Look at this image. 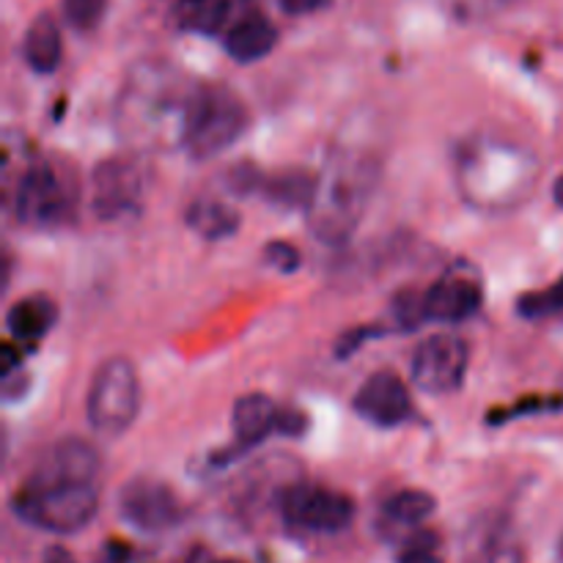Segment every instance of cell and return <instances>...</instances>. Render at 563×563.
Listing matches in <instances>:
<instances>
[{
  "label": "cell",
  "instance_id": "obj_21",
  "mask_svg": "<svg viewBox=\"0 0 563 563\" xmlns=\"http://www.w3.org/2000/svg\"><path fill=\"white\" fill-rule=\"evenodd\" d=\"M517 311L526 319H548L563 311V278L555 280L548 289L531 291V295H522L517 302Z\"/></svg>",
  "mask_w": 563,
  "mask_h": 563
},
{
  "label": "cell",
  "instance_id": "obj_18",
  "mask_svg": "<svg viewBox=\"0 0 563 563\" xmlns=\"http://www.w3.org/2000/svg\"><path fill=\"white\" fill-rule=\"evenodd\" d=\"M319 179L302 168H289L264 179L262 196L284 209H308L317 196Z\"/></svg>",
  "mask_w": 563,
  "mask_h": 563
},
{
  "label": "cell",
  "instance_id": "obj_4",
  "mask_svg": "<svg viewBox=\"0 0 563 563\" xmlns=\"http://www.w3.org/2000/svg\"><path fill=\"white\" fill-rule=\"evenodd\" d=\"M141 412V379L126 357H110L97 368L88 388V423L102 438H121Z\"/></svg>",
  "mask_w": 563,
  "mask_h": 563
},
{
  "label": "cell",
  "instance_id": "obj_11",
  "mask_svg": "<svg viewBox=\"0 0 563 563\" xmlns=\"http://www.w3.org/2000/svg\"><path fill=\"white\" fill-rule=\"evenodd\" d=\"M99 454L91 443L80 438H66L42 454L25 482H97Z\"/></svg>",
  "mask_w": 563,
  "mask_h": 563
},
{
  "label": "cell",
  "instance_id": "obj_23",
  "mask_svg": "<svg viewBox=\"0 0 563 563\" xmlns=\"http://www.w3.org/2000/svg\"><path fill=\"white\" fill-rule=\"evenodd\" d=\"M394 313L396 322L405 324V328H418L421 322H427V311H423V291H401L394 300Z\"/></svg>",
  "mask_w": 563,
  "mask_h": 563
},
{
  "label": "cell",
  "instance_id": "obj_27",
  "mask_svg": "<svg viewBox=\"0 0 563 563\" xmlns=\"http://www.w3.org/2000/svg\"><path fill=\"white\" fill-rule=\"evenodd\" d=\"M399 563H445V561L438 559V555H434L429 548H423V544H416V548H410L405 555H401Z\"/></svg>",
  "mask_w": 563,
  "mask_h": 563
},
{
  "label": "cell",
  "instance_id": "obj_22",
  "mask_svg": "<svg viewBox=\"0 0 563 563\" xmlns=\"http://www.w3.org/2000/svg\"><path fill=\"white\" fill-rule=\"evenodd\" d=\"M60 5L75 31H93L108 11V0H60Z\"/></svg>",
  "mask_w": 563,
  "mask_h": 563
},
{
  "label": "cell",
  "instance_id": "obj_5",
  "mask_svg": "<svg viewBox=\"0 0 563 563\" xmlns=\"http://www.w3.org/2000/svg\"><path fill=\"white\" fill-rule=\"evenodd\" d=\"M77 187L69 170L49 159L27 165L14 192L16 220L33 229H55L75 214Z\"/></svg>",
  "mask_w": 563,
  "mask_h": 563
},
{
  "label": "cell",
  "instance_id": "obj_13",
  "mask_svg": "<svg viewBox=\"0 0 563 563\" xmlns=\"http://www.w3.org/2000/svg\"><path fill=\"white\" fill-rule=\"evenodd\" d=\"M280 412L273 399L264 394H247L242 396L231 412V427H234V438L242 449H253V445L264 443L269 434L278 429L280 432Z\"/></svg>",
  "mask_w": 563,
  "mask_h": 563
},
{
  "label": "cell",
  "instance_id": "obj_12",
  "mask_svg": "<svg viewBox=\"0 0 563 563\" xmlns=\"http://www.w3.org/2000/svg\"><path fill=\"white\" fill-rule=\"evenodd\" d=\"M482 286L467 275H445L438 284L423 291V311L427 319L443 324L465 322L482 308Z\"/></svg>",
  "mask_w": 563,
  "mask_h": 563
},
{
  "label": "cell",
  "instance_id": "obj_17",
  "mask_svg": "<svg viewBox=\"0 0 563 563\" xmlns=\"http://www.w3.org/2000/svg\"><path fill=\"white\" fill-rule=\"evenodd\" d=\"M187 225L196 231L201 240L220 242L231 240V236L240 231L242 220L236 214V209H231L229 203H223L220 198H198L187 209Z\"/></svg>",
  "mask_w": 563,
  "mask_h": 563
},
{
  "label": "cell",
  "instance_id": "obj_14",
  "mask_svg": "<svg viewBox=\"0 0 563 563\" xmlns=\"http://www.w3.org/2000/svg\"><path fill=\"white\" fill-rule=\"evenodd\" d=\"M278 44V27L262 14H247L225 31V53L236 64H256Z\"/></svg>",
  "mask_w": 563,
  "mask_h": 563
},
{
  "label": "cell",
  "instance_id": "obj_19",
  "mask_svg": "<svg viewBox=\"0 0 563 563\" xmlns=\"http://www.w3.org/2000/svg\"><path fill=\"white\" fill-rule=\"evenodd\" d=\"M234 0H176L174 22L181 31L214 36L225 27Z\"/></svg>",
  "mask_w": 563,
  "mask_h": 563
},
{
  "label": "cell",
  "instance_id": "obj_25",
  "mask_svg": "<svg viewBox=\"0 0 563 563\" xmlns=\"http://www.w3.org/2000/svg\"><path fill=\"white\" fill-rule=\"evenodd\" d=\"M229 187L236 192V196H251V192H262L264 176L258 174L253 165H234L229 174Z\"/></svg>",
  "mask_w": 563,
  "mask_h": 563
},
{
  "label": "cell",
  "instance_id": "obj_30",
  "mask_svg": "<svg viewBox=\"0 0 563 563\" xmlns=\"http://www.w3.org/2000/svg\"><path fill=\"white\" fill-rule=\"evenodd\" d=\"M553 198H555V203H559V207L563 209V174L559 176V179H555V185H553Z\"/></svg>",
  "mask_w": 563,
  "mask_h": 563
},
{
  "label": "cell",
  "instance_id": "obj_24",
  "mask_svg": "<svg viewBox=\"0 0 563 563\" xmlns=\"http://www.w3.org/2000/svg\"><path fill=\"white\" fill-rule=\"evenodd\" d=\"M264 262H267L269 267L278 269V273H295V269L300 267L302 256L295 245H289V242H269V245L264 247Z\"/></svg>",
  "mask_w": 563,
  "mask_h": 563
},
{
  "label": "cell",
  "instance_id": "obj_26",
  "mask_svg": "<svg viewBox=\"0 0 563 563\" xmlns=\"http://www.w3.org/2000/svg\"><path fill=\"white\" fill-rule=\"evenodd\" d=\"M330 3H333V0H280V9L291 16H306L328 9Z\"/></svg>",
  "mask_w": 563,
  "mask_h": 563
},
{
  "label": "cell",
  "instance_id": "obj_9",
  "mask_svg": "<svg viewBox=\"0 0 563 563\" xmlns=\"http://www.w3.org/2000/svg\"><path fill=\"white\" fill-rule=\"evenodd\" d=\"M119 515L141 533H163L181 522V500L174 489L154 478H135L119 493Z\"/></svg>",
  "mask_w": 563,
  "mask_h": 563
},
{
  "label": "cell",
  "instance_id": "obj_16",
  "mask_svg": "<svg viewBox=\"0 0 563 563\" xmlns=\"http://www.w3.org/2000/svg\"><path fill=\"white\" fill-rule=\"evenodd\" d=\"M58 319V308L49 297L31 295L16 300L5 313V328L16 341H38L53 330Z\"/></svg>",
  "mask_w": 563,
  "mask_h": 563
},
{
  "label": "cell",
  "instance_id": "obj_31",
  "mask_svg": "<svg viewBox=\"0 0 563 563\" xmlns=\"http://www.w3.org/2000/svg\"><path fill=\"white\" fill-rule=\"evenodd\" d=\"M559 559H561V563H563V539H561V544H559Z\"/></svg>",
  "mask_w": 563,
  "mask_h": 563
},
{
  "label": "cell",
  "instance_id": "obj_3",
  "mask_svg": "<svg viewBox=\"0 0 563 563\" xmlns=\"http://www.w3.org/2000/svg\"><path fill=\"white\" fill-rule=\"evenodd\" d=\"M25 526L47 533H77L97 517L99 493L93 482H25L11 500Z\"/></svg>",
  "mask_w": 563,
  "mask_h": 563
},
{
  "label": "cell",
  "instance_id": "obj_10",
  "mask_svg": "<svg viewBox=\"0 0 563 563\" xmlns=\"http://www.w3.org/2000/svg\"><path fill=\"white\" fill-rule=\"evenodd\" d=\"M357 416L374 427L394 429L412 416V399L405 379L394 372H377L361 385L355 401Z\"/></svg>",
  "mask_w": 563,
  "mask_h": 563
},
{
  "label": "cell",
  "instance_id": "obj_32",
  "mask_svg": "<svg viewBox=\"0 0 563 563\" xmlns=\"http://www.w3.org/2000/svg\"><path fill=\"white\" fill-rule=\"evenodd\" d=\"M214 563H242V561H214Z\"/></svg>",
  "mask_w": 563,
  "mask_h": 563
},
{
  "label": "cell",
  "instance_id": "obj_20",
  "mask_svg": "<svg viewBox=\"0 0 563 563\" xmlns=\"http://www.w3.org/2000/svg\"><path fill=\"white\" fill-rule=\"evenodd\" d=\"M438 509V500L434 495L423 493V489H399L396 495H390L385 500V517L396 526H421Z\"/></svg>",
  "mask_w": 563,
  "mask_h": 563
},
{
  "label": "cell",
  "instance_id": "obj_1",
  "mask_svg": "<svg viewBox=\"0 0 563 563\" xmlns=\"http://www.w3.org/2000/svg\"><path fill=\"white\" fill-rule=\"evenodd\" d=\"M377 187V165L366 154H341L328 174L319 179L317 196L308 207V225L313 236L328 245H339L366 214Z\"/></svg>",
  "mask_w": 563,
  "mask_h": 563
},
{
  "label": "cell",
  "instance_id": "obj_7",
  "mask_svg": "<svg viewBox=\"0 0 563 563\" xmlns=\"http://www.w3.org/2000/svg\"><path fill=\"white\" fill-rule=\"evenodd\" d=\"M280 515L289 526L311 533H339L355 520V500L319 484H291L280 495Z\"/></svg>",
  "mask_w": 563,
  "mask_h": 563
},
{
  "label": "cell",
  "instance_id": "obj_6",
  "mask_svg": "<svg viewBox=\"0 0 563 563\" xmlns=\"http://www.w3.org/2000/svg\"><path fill=\"white\" fill-rule=\"evenodd\" d=\"M148 170L137 157L121 154L99 163L91 174V209L99 220H124L141 212Z\"/></svg>",
  "mask_w": 563,
  "mask_h": 563
},
{
  "label": "cell",
  "instance_id": "obj_29",
  "mask_svg": "<svg viewBox=\"0 0 563 563\" xmlns=\"http://www.w3.org/2000/svg\"><path fill=\"white\" fill-rule=\"evenodd\" d=\"M42 563H75V559H71L66 550H49V553L44 555Z\"/></svg>",
  "mask_w": 563,
  "mask_h": 563
},
{
  "label": "cell",
  "instance_id": "obj_8",
  "mask_svg": "<svg viewBox=\"0 0 563 563\" xmlns=\"http://www.w3.org/2000/svg\"><path fill=\"white\" fill-rule=\"evenodd\" d=\"M471 363V350L449 333L429 335L412 355V383L429 396H449L462 388Z\"/></svg>",
  "mask_w": 563,
  "mask_h": 563
},
{
  "label": "cell",
  "instance_id": "obj_28",
  "mask_svg": "<svg viewBox=\"0 0 563 563\" xmlns=\"http://www.w3.org/2000/svg\"><path fill=\"white\" fill-rule=\"evenodd\" d=\"M493 563H522V553L517 548H511V544H504V548H498L493 553Z\"/></svg>",
  "mask_w": 563,
  "mask_h": 563
},
{
  "label": "cell",
  "instance_id": "obj_15",
  "mask_svg": "<svg viewBox=\"0 0 563 563\" xmlns=\"http://www.w3.org/2000/svg\"><path fill=\"white\" fill-rule=\"evenodd\" d=\"M22 55H25V64L38 75H49L58 69L60 58H64V38H60V27L53 16L38 14L31 22L25 42H22Z\"/></svg>",
  "mask_w": 563,
  "mask_h": 563
},
{
  "label": "cell",
  "instance_id": "obj_2",
  "mask_svg": "<svg viewBox=\"0 0 563 563\" xmlns=\"http://www.w3.org/2000/svg\"><path fill=\"white\" fill-rule=\"evenodd\" d=\"M247 124L242 99L225 86H198L181 104V146L196 159H212L240 141Z\"/></svg>",
  "mask_w": 563,
  "mask_h": 563
}]
</instances>
